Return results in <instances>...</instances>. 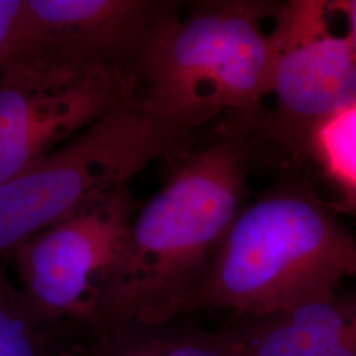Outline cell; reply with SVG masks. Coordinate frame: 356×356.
Here are the masks:
<instances>
[{
  "label": "cell",
  "instance_id": "obj_1",
  "mask_svg": "<svg viewBox=\"0 0 356 356\" xmlns=\"http://www.w3.org/2000/svg\"><path fill=\"white\" fill-rule=\"evenodd\" d=\"M259 145L250 128L227 119L204 143L168 159L163 188L132 219L104 281L97 339L173 319L247 202Z\"/></svg>",
  "mask_w": 356,
  "mask_h": 356
},
{
  "label": "cell",
  "instance_id": "obj_2",
  "mask_svg": "<svg viewBox=\"0 0 356 356\" xmlns=\"http://www.w3.org/2000/svg\"><path fill=\"white\" fill-rule=\"evenodd\" d=\"M356 277V241L309 184L284 179L245 202L173 319L198 310L261 318Z\"/></svg>",
  "mask_w": 356,
  "mask_h": 356
},
{
  "label": "cell",
  "instance_id": "obj_3",
  "mask_svg": "<svg viewBox=\"0 0 356 356\" xmlns=\"http://www.w3.org/2000/svg\"><path fill=\"white\" fill-rule=\"evenodd\" d=\"M279 1H172L135 72L138 98L197 132L220 115L254 132L267 108L276 49L264 22Z\"/></svg>",
  "mask_w": 356,
  "mask_h": 356
},
{
  "label": "cell",
  "instance_id": "obj_4",
  "mask_svg": "<svg viewBox=\"0 0 356 356\" xmlns=\"http://www.w3.org/2000/svg\"><path fill=\"white\" fill-rule=\"evenodd\" d=\"M194 132L136 94L17 177L0 185V256L191 145Z\"/></svg>",
  "mask_w": 356,
  "mask_h": 356
},
{
  "label": "cell",
  "instance_id": "obj_5",
  "mask_svg": "<svg viewBox=\"0 0 356 356\" xmlns=\"http://www.w3.org/2000/svg\"><path fill=\"white\" fill-rule=\"evenodd\" d=\"M134 94L135 81L119 70L76 67L19 49L0 72V185Z\"/></svg>",
  "mask_w": 356,
  "mask_h": 356
},
{
  "label": "cell",
  "instance_id": "obj_6",
  "mask_svg": "<svg viewBox=\"0 0 356 356\" xmlns=\"http://www.w3.org/2000/svg\"><path fill=\"white\" fill-rule=\"evenodd\" d=\"M134 213L126 188L108 191L23 243L13 254L26 296L53 318L99 334L103 285Z\"/></svg>",
  "mask_w": 356,
  "mask_h": 356
},
{
  "label": "cell",
  "instance_id": "obj_7",
  "mask_svg": "<svg viewBox=\"0 0 356 356\" xmlns=\"http://www.w3.org/2000/svg\"><path fill=\"white\" fill-rule=\"evenodd\" d=\"M170 0H26L22 45L61 64L108 67L135 81Z\"/></svg>",
  "mask_w": 356,
  "mask_h": 356
},
{
  "label": "cell",
  "instance_id": "obj_8",
  "mask_svg": "<svg viewBox=\"0 0 356 356\" xmlns=\"http://www.w3.org/2000/svg\"><path fill=\"white\" fill-rule=\"evenodd\" d=\"M269 95L275 106L254 129L256 139L309 160L317 129L356 106V56L346 38L327 31L282 48Z\"/></svg>",
  "mask_w": 356,
  "mask_h": 356
},
{
  "label": "cell",
  "instance_id": "obj_9",
  "mask_svg": "<svg viewBox=\"0 0 356 356\" xmlns=\"http://www.w3.org/2000/svg\"><path fill=\"white\" fill-rule=\"evenodd\" d=\"M241 356H356V289L225 326Z\"/></svg>",
  "mask_w": 356,
  "mask_h": 356
},
{
  "label": "cell",
  "instance_id": "obj_10",
  "mask_svg": "<svg viewBox=\"0 0 356 356\" xmlns=\"http://www.w3.org/2000/svg\"><path fill=\"white\" fill-rule=\"evenodd\" d=\"M69 321L53 318L0 268V356H81L69 341Z\"/></svg>",
  "mask_w": 356,
  "mask_h": 356
},
{
  "label": "cell",
  "instance_id": "obj_11",
  "mask_svg": "<svg viewBox=\"0 0 356 356\" xmlns=\"http://www.w3.org/2000/svg\"><path fill=\"white\" fill-rule=\"evenodd\" d=\"M309 160L318 166L337 193L334 210L356 219V106L317 129Z\"/></svg>",
  "mask_w": 356,
  "mask_h": 356
},
{
  "label": "cell",
  "instance_id": "obj_12",
  "mask_svg": "<svg viewBox=\"0 0 356 356\" xmlns=\"http://www.w3.org/2000/svg\"><path fill=\"white\" fill-rule=\"evenodd\" d=\"M24 22L26 0H0V72L22 45Z\"/></svg>",
  "mask_w": 356,
  "mask_h": 356
},
{
  "label": "cell",
  "instance_id": "obj_13",
  "mask_svg": "<svg viewBox=\"0 0 356 356\" xmlns=\"http://www.w3.org/2000/svg\"><path fill=\"white\" fill-rule=\"evenodd\" d=\"M85 356H156L136 326L128 325L94 339Z\"/></svg>",
  "mask_w": 356,
  "mask_h": 356
},
{
  "label": "cell",
  "instance_id": "obj_14",
  "mask_svg": "<svg viewBox=\"0 0 356 356\" xmlns=\"http://www.w3.org/2000/svg\"><path fill=\"white\" fill-rule=\"evenodd\" d=\"M327 11L343 17L347 26L343 36L356 56V0H330L327 1Z\"/></svg>",
  "mask_w": 356,
  "mask_h": 356
},
{
  "label": "cell",
  "instance_id": "obj_15",
  "mask_svg": "<svg viewBox=\"0 0 356 356\" xmlns=\"http://www.w3.org/2000/svg\"><path fill=\"white\" fill-rule=\"evenodd\" d=\"M86 353H88V351H86ZM82 356H85V354H83V355H82Z\"/></svg>",
  "mask_w": 356,
  "mask_h": 356
}]
</instances>
